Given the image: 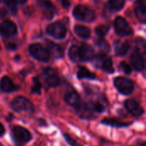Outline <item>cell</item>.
<instances>
[{
	"label": "cell",
	"instance_id": "18",
	"mask_svg": "<svg viewBox=\"0 0 146 146\" xmlns=\"http://www.w3.org/2000/svg\"><path fill=\"white\" fill-rule=\"evenodd\" d=\"M128 49H129V44L127 42H122L118 40L115 44V53L118 56H124L128 51Z\"/></svg>",
	"mask_w": 146,
	"mask_h": 146
},
{
	"label": "cell",
	"instance_id": "1",
	"mask_svg": "<svg viewBox=\"0 0 146 146\" xmlns=\"http://www.w3.org/2000/svg\"><path fill=\"white\" fill-rule=\"evenodd\" d=\"M74 15L76 19L83 21H92L95 19V12L84 5H77L74 9Z\"/></svg>",
	"mask_w": 146,
	"mask_h": 146
},
{
	"label": "cell",
	"instance_id": "34",
	"mask_svg": "<svg viewBox=\"0 0 146 146\" xmlns=\"http://www.w3.org/2000/svg\"><path fill=\"white\" fill-rule=\"evenodd\" d=\"M6 15V11L3 9H0V17H3Z\"/></svg>",
	"mask_w": 146,
	"mask_h": 146
},
{
	"label": "cell",
	"instance_id": "3",
	"mask_svg": "<svg viewBox=\"0 0 146 146\" xmlns=\"http://www.w3.org/2000/svg\"><path fill=\"white\" fill-rule=\"evenodd\" d=\"M29 52L30 54L37 60L46 62L50 58V52L45 47L39 44H33L29 46Z\"/></svg>",
	"mask_w": 146,
	"mask_h": 146
},
{
	"label": "cell",
	"instance_id": "16",
	"mask_svg": "<svg viewBox=\"0 0 146 146\" xmlns=\"http://www.w3.org/2000/svg\"><path fill=\"white\" fill-rule=\"evenodd\" d=\"M64 98H65V101L67 102V104L72 107L78 109L79 106L80 105V98L79 94L74 91H69V92H66Z\"/></svg>",
	"mask_w": 146,
	"mask_h": 146
},
{
	"label": "cell",
	"instance_id": "10",
	"mask_svg": "<svg viewBox=\"0 0 146 146\" xmlns=\"http://www.w3.org/2000/svg\"><path fill=\"white\" fill-rule=\"evenodd\" d=\"M17 27L16 25L9 20H6L0 23V33L6 37L13 36L16 33Z\"/></svg>",
	"mask_w": 146,
	"mask_h": 146
},
{
	"label": "cell",
	"instance_id": "36",
	"mask_svg": "<svg viewBox=\"0 0 146 146\" xmlns=\"http://www.w3.org/2000/svg\"><path fill=\"white\" fill-rule=\"evenodd\" d=\"M15 47H16L15 45H11V44H10V45H8V48H9V49H11V50H15Z\"/></svg>",
	"mask_w": 146,
	"mask_h": 146
},
{
	"label": "cell",
	"instance_id": "4",
	"mask_svg": "<svg viewBox=\"0 0 146 146\" xmlns=\"http://www.w3.org/2000/svg\"><path fill=\"white\" fill-rule=\"evenodd\" d=\"M116 89L122 94L129 95L133 91V83L131 80L125 77H117L115 80Z\"/></svg>",
	"mask_w": 146,
	"mask_h": 146
},
{
	"label": "cell",
	"instance_id": "6",
	"mask_svg": "<svg viewBox=\"0 0 146 146\" xmlns=\"http://www.w3.org/2000/svg\"><path fill=\"white\" fill-rule=\"evenodd\" d=\"M115 29L117 34L121 36H127L132 33V28L128 22L123 17H117L115 21Z\"/></svg>",
	"mask_w": 146,
	"mask_h": 146
},
{
	"label": "cell",
	"instance_id": "7",
	"mask_svg": "<svg viewBox=\"0 0 146 146\" xmlns=\"http://www.w3.org/2000/svg\"><path fill=\"white\" fill-rule=\"evenodd\" d=\"M43 79L47 86L54 87L58 86L59 78L57 76V73L56 69L52 68H46L43 71Z\"/></svg>",
	"mask_w": 146,
	"mask_h": 146
},
{
	"label": "cell",
	"instance_id": "2",
	"mask_svg": "<svg viewBox=\"0 0 146 146\" xmlns=\"http://www.w3.org/2000/svg\"><path fill=\"white\" fill-rule=\"evenodd\" d=\"M11 107L14 110L17 112H26V113L33 112V104L24 97L15 98L11 103Z\"/></svg>",
	"mask_w": 146,
	"mask_h": 146
},
{
	"label": "cell",
	"instance_id": "9",
	"mask_svg": "<svg viewBox=\"0 0 146 146\" xmlns=\"http://www.w3.org/2000/svg\"><path fill=\"white\" fill-rule=\"evenodd\" d=\"M13 135L20 143H27L31 139V133L26 128L17 126L13 128Z\"/></svg>",
	"mask_w": 146,
	"mask_h": 146
},
{
	"label": "cell",
	"instance_id": "27",
	"mask_svg": "<svg viewBox=\"0 0 146 146\" xmlns=\"http://www.w3.org/2000/svg\"><path fill=\"white\" fill-rule=\"evenodd\" d=\"M41 91V84L38 81V79L34 78L33 79V86H32V92L34 93H38L39 94Z\"/></svg>",
	"mask_w": 146,
	"mask_h": 146
},
{
	"label": "cell",
	"instance_id": "14",
	"mask_svg": "<svg viewBox=\"0 0 146 146\" xmlns=\"http://www.w3.org/2000/svg\"><path fill=\"white\" fill-rule=\"evenodd\" d=\"M131 62L133 68L138 71H142L145 68V60L138 50H134L131 55Z\"/></svg>",
	"mask_w": 146,
	"mask_h": 146
},
{
	"label": "cell",
	"instance_id": "5",
	"mask_svg": "<svg viewBox=\"0 0 146 146\" xmlns=\"http://www.w3.org/2000/svg\"><path fill=\"white\" fill-rule=\"evenodd\" d=\"M47 33L50 36L54 37L55 38L62 39V38H65L67 29H66V27H65V26L63 24H62L60 22H54V23L48 26Z\"/></svg>",
	"mask_w": 146,
	"mask_h": 146
},
{
	"label": "cell",
	"instance_id": "21",
	"mask_svg": "<svg viewBox=\"0 0 146 146\" xmlns=\"http://www.w3.org/2000/svg\"><path fill=\"white\" fill-rule=\"evenodd\" d=\"M78 77L80 79H95L96 75L90 72L85 67H80L78 71Z\"/></svg>",
	"mask_w": 146,
	"mask_h": 146
},
{
	"label": "cell",
	"instance_id": "35",
	"mask_svg": "<svg viewBox=\"0 0 146 146\" xmlns=\"http://www.w3.org/2000/svg\"><path fill=\"white\" fill-rule=\"evenodd\" d=\"M15 3H26L27 2V0H14Z\"/></svg>",
	"mask_w": 146,
	"mask_h": 146
},
{
	"label": "cell",
	"instance_id": "26",
	"mask_svg": "<svg viewBox=\"0 0 146 146\" xmlns=\"http://www.w3.org/2000/svg\"><path fill=\"white\" fill-rule=\"evenodd\" d=\"M97 44H98V47L99 48V50H100L102 52H108L109 50H110V45H109V44H108L105 40H104L102 38H101L100 39L98 40Z\"/></svg>",
	"mask_w": 146,
	"mask_h": 146
},
{
	"label": "cell",
	"instance_id": "24",
	"mask_svg": "<svg viewBox=\"0 0 146 146\" xmlns=\"http://www.w3.org/2000/svg\"><path fill=\"white\" fill-rule=\"evenodd\" d=\"M103 123L109 124V125H111V126H114V127H127V126L131 124V122H129V123L121 122V121H116L115 119H105V120L103 121Z\"/></svg>",
	"mask_w": 146,
	"mask_h": 146
},
{
	"label": "cell",
	"instance_id": "32",
	"mask_svg": "<svg viewBox=\"0 0 146 146\" xmlns=\"http://www.w3.org/2000/svg\"><path fill=\"white\" fill-rule=\"evenodd\" d=\"M63 8H68L70 6V0H60Z\"/></svg>",
	"mask_w": 146,
	"mask_h": 146
},
{
	"label": "cell",
	"instance_id": "23",
	"mask_svg": "<svg viewBox=\"0 0 146 146\" xmlns=\"http://www.w3.org/2000/svg\"><path fill=\"white\" fill-rule=\"evenodd\" d=\"M125 0H110V7L113 10H120L123 8Z\"/></svg>",
	"mask_w": 146,
	"mask_h": 146
},
{
	"label": "cell",
	"instance_id": "28",
	"mask_svg": "<svg viewBox=\"0 0 146 146\" xmlns=\"http://www.w3.org/2000/svg\"><path fill=\"white\" fill-rule=\"evenodd\" d=\"M4 2L6 3V4L8 5V7L10 9L11 12L13 14H15L16 11H17V9H16V6H15V2L14 0H4Z\"/></svg>",
	"mask_w": 146,
	"mask_h": 146
},
{
	"label": "cell",
	"instance_id": "11",
	"mask_svg": "<svg viewBox=\"0 0 146 146\" xmlns=\"http://www.w3.org/2000/svg\"><path fill=\"white\" fill-rule=\"evenodd\" d=\"M38 4L39 9H41L42 14L45 18L50 19L53 16L55 13V7L51 2L48 0H39Z\"/></svg>",
	"mask_w": 146,
	"mask_h": 146
},
{
	"label": "cell",
	"instance_id": "15",
	"mask_svg": "<svg viewBox=\"0 0 146 146\" xmlns=\"http://www.w3.org/2000/svg\"><path fill=\"white\" fill-rule=\"evenodd\" d=\"M145 0H138L135 3V14L139 21L141 22H145L146 21V9H145Z\"/></svg>",
	"mask_w": 146,
	"mask_h": 146
},
{
	"label": "cell",
	"instance_id": "31",
	"mask_svg": "<svg viewBox=\"0 0 146 146\" xmlns=\"http://www.w3.org/2000/svg\"><path fill=\"white\" fill-rule=\"evenodd\" d=\"M64 138L66 139V140H67V142L71 146H80L74 139H72L69 135H68V134H64Z\"/></svg>",
	"mask_w": 146,
	"mask_h": 146
},
{
	"label": "cell",
	"instance_id": "17",
	"mask_svg": "<svg viewBox=\"0 0 146 146\" xmlns=\"http://www.w3.org/2000/svg\"><path fill=\"white\" fill-rule=\"evenodd\" d=\"M0 88L4 92H11L18 89V87L13 83V81L7 76L2 78L0 81Z\"/></svg>",
	"mask_w": 146,
	"mask_h": 146
},
{
	"label": "cell",
	"instance_id": "12",
	"mask_svg": "<svg viewBox=\"0 0 146 146\" xmlns=\"http://www.w3.org/2000/svg\"><path fill=\"white\" fill-rule=\"evenodd\" d=\"M80 60L81 61H90L94 57V50L92 46L87 44H82L79 47Z\"/></svg>",
	"mask_w": 146,
	"mask_h": 146
},
{
	"label": "cell",
	"instance_id": "20",
	"mask_svg": "<svg viewBox=\"0 0 146 146\" xmlns=\"http://www.w3.org/2000/svg\"><path fill=\"white\" fill-rule=\"evenodd\" d=\"M47 44H48L50 51L53 56H55L56 57H62L63 56L62 49L59 45H57V44H54L52 42H47Z\"/></svg>",
	"mask_w": 146,
	"mask_h": 146
},
{
	"label": "cell",
	"instance_id": "25",
	"mask_svg": "<svg viewBox=\"0 0 146 146\" xmlns=\"http://www.w3.org/2000/svg\"><path fill=\"white\" fill-rule=\"evenodd\" d=\"M108 31H109V27L106 25H99L95 29L96 34L100 38H103L104 36H105L107 34Z\"/></svg>",
	"mask_w": 146,
	"mask_h": 146
},
{
	"label": "cell",
	"instance_id": "30",
	"mask_svg": "<svg viewBox=\"0 0 146 146\" xmlns=\"http://www.w3.org/2000/svg\"><path fill=\"white\" fill-rule=\"evenodd\" d=\"M104 106L102 104H100V103H98V102H97V103H94L93 104H92V110H94V111H96V112H98V113H102L104 110Z\"/></svg>",
	"mask_w": 146,
	"mask_h": 146
},
{
	"label": "cell",
	"instance_id": "19",
	"mask_svg": "<svg viewBox=\"0 0 146 146\" xmlns=\"http://www.w3.org/2000/svg\"><path fill=\"white\" fill-rule=\"evenodd\" d=\"M74 32L75 33L82 38H88L91 36V30L89 27L82 26V25H78L74 27Z\"/></svg>",
	"mask_w": 146,
	"mask_h": 146
},
{
	"label": "cell",
	"instance_id": "13",
	"mask_svg": "<svg viewBox=\"0 0 146 146\" xmlns=\"http://www.w3.org/2000/svg\"><path fill=\"white\" fill-rule=\"evenodd\" d=\"M125 107L133 115H135V116H139L144 112L143 108L139 105V104L137 101L133 99L127 100L125 102Z\"/></svg>",
	"mask_w": 146,
	"mask_h": 146
},
{
	"label": "cell",
	"instance_id": "22",
	"mask_svg": "<svg viewBox=\"0 0 146 146\" xmlns=\"http://www.w3.org/2000/svg\"><path fill=\"white\" fill-rule=\"evenodd\" d=\"M69 57L74 62H78L80 60V54H79V47L77 45H73L69 50Z\"/></svg>",
	"mask_w": 146,
	"mask_h": 146
},
{
	"label": "cell",
	"instance_id": "8",
	"mask_svg": "<svg viewBox=\"0 0 146 146\" xmlns=\"http://www.w3.org/2000/svg\"><path fill=\"white\" fill-rule=\"evenodd\" d=\"M95 64L108 73H113L114 72V67H113L112 60L110 57L104 56V54H101L96 57Z\"/></svg>",
	"mask_w": 146,
	"mask_h": 146
},
{
	"label": "cell",
	"instance_id": "29",
	"mask_svg": "<svg viewBox=\"0 0 146 146\" xmlns=\"http://www.w3.org/2000/svg\"><path fill=\"white\" fill-rule=\"evenodd\" d=\"M121 68L122 71H123L125 74H130L132 73V68H131V66H130L129 64H127V62H122L121 63Z\"/></svg>",
	"mask_w": 146,
	"mask_h": 146
},
{
	"label": "cell",
	"instance_id": "33",
	"mask_svg": "<svg viewBox=\"0 0 146 146\" xmlns=\"http://www.w3.org/2000/svg\"><path fill=\"white\" fill-rule=\"evenodd\" d=\"M4 132H5V129L3 127V126L0 123V136H3V133H4Z\"/></svg>",
	"mask_w": 146,
	"mask_h": 146
}]
</instances>
